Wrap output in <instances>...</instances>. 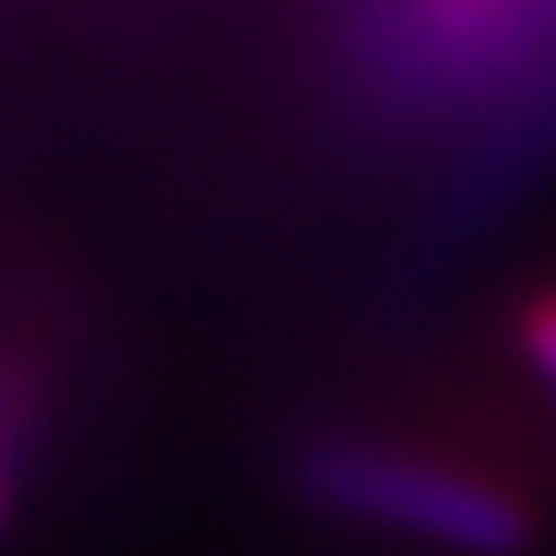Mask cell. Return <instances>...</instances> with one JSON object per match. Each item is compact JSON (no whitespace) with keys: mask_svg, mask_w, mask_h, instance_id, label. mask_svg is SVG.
I'll use <instances>...</instances> for the list:
<instances>
[{"mask_svg":"<svg viewBox=\"0 0 556 556\" xmlns=\"http://www.w3.org/2000/svg\"><path fill=\"white\" fill-rule=\"evenodd\" d=\"M298 477L328 514L433 538L445 551L514 556L532 538V514L507 489L464 477L452 464L383 452V445H365V439H316L303 452Z\"/></svg>","mask_w":556,"mask_h":556,"instance_id":"1","label":"cell"},{"mask_svg":"<svg viewBox=\"0 0 556 556\" xmlns=\"http://www.w3.org/2000/svg\"><path fill=\"white\" fill-rule=\"evenodd\" d=\"M519 346H526V358L556 383V291H538V298L519 309Z\"/></svg>","mask_w":556,"mask_h":556,"instance_id":"2","label":"cell"}]
</instances>
